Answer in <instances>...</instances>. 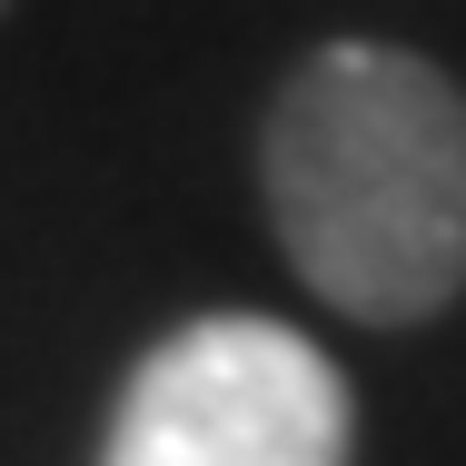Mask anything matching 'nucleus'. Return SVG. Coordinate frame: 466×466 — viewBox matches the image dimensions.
<instances>
[{"instance_id": "obj_1", "label": "nucleus", "mask_w": 466, "mask_h": 466, "mask_svg": "<svg viewBox=\"0 0 466 466\" xmlns=\"http://www.w3.org/2000/svg\"><path fill=\"white\" fill-rule=\"evenodd\" d=\"M268 218L328 308L407 328L466 288V99L387 40L318 50L268 109Z\"/></svg>"}, {"instance_id": "obj_2", "label": "nucleus", "mask_w": 466, "mask_h": 466, "mask_svg": "<svg viewBox=\"0 0 466 466\" xmlns=\"http://www.w3.org/2000/svg\"><path fill=\"white\" fill-rule=\"evenodd\" d=\"M99 466H348V377L279 318H198L129 368Z\"/></svg>"}]
</instances>
